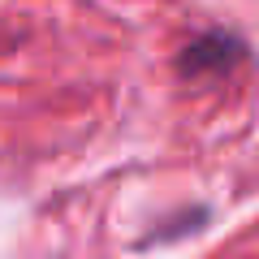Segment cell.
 <instances>
[{
    "mask_svg": "<svg viewBox=\"0 0 259 259\" xmlns=\"http://www.w3.org/2000/svg\"><path fill=\"white\" fill-rule=\"evenodd\" d=\"M242 52H246V44H242V39L225 35V30H207V35L190 39V44L182 48L177 69H182L186 78H212V74L233 69V65L242 61Z\"/></svg>",
    "mask_w": 259,
    "mask_h": 259,
    "instance_id": "6da1fadb",
    "label": "cell"
}]
</instances>
